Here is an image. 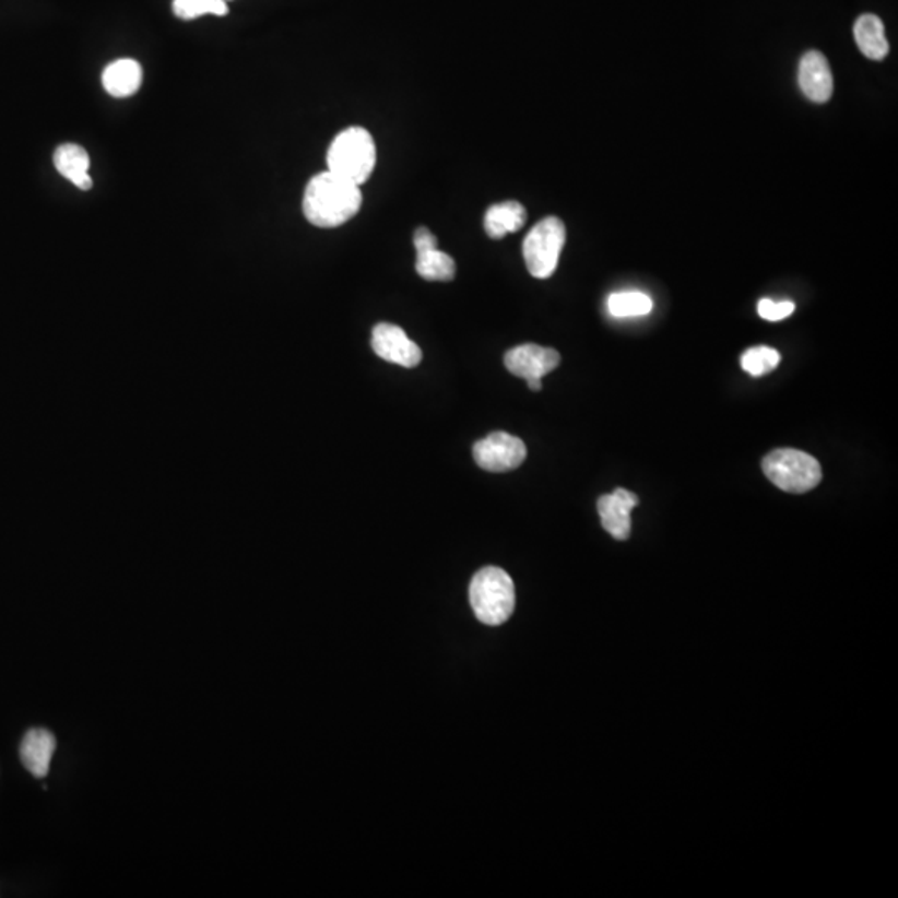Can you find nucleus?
Segmentation results:
<instances>
[{"label":"nucleus","mask_w":898,"mask_h":898,"mask_svg":"<svg viewBox=\"0 0 898 898\" xmlns=\"http://www.w3.org/2000/svg\"><path fill=\"white\" fill-rule=\"evenodd\" d=\"M527 209L519 202H503L489 206L484 215V231L489 237L499 240L508 234L521 231L527 223Z\"/></svg>","instance_id":"obj_15"},{"label":"nucleus","mask_w":898,"mask_h":898,"mask_svg":"<svg viewBox=\"0 0 898 898\" xmlns=\"http://www.w3.org/2000/svg\"><path fill=\"white\" fill-rule=\"evenodd\" d=\"M362 203L359 185L327 170L308 181L304 213L315 227L336 228L352 220L362 209Z\"/></svg>","instance_id":"obj_1"},{"label":"nucleus","mask_w":898,"mask_h":898,"mask_svg":"<svg viewBox=\"0 0 898 898\" xmlns=\"http://www.w3.org/2000/svg\"><path fill=\"white\" fill-rule=\"evenodd\" d=\"M172 11L181 21H196L202 15L223 17L228 14V5L225 0H174Z\"/></svg>","instance_id":"obj_18"},{"label":"nucleus","mask_w":898,"mask_h":898,"mask_svg":"<svg viewBox=\"0 0 898 898\" xmlns=\"http://www.w3.org/2000/svg\"><path fill=\"white\" fill-rule=\"evenodd\" d=\"M853 35L860 52L871 60H882L888 54L884 22L874 14L860 15L853 25Z\"/></svg>","instance_id":"obj_16"},{"label":"nucleus","mask_w":898,"mask_h":898,"mask_svg":"<svg viewBox=\"0 0 898 898\" xmlns=\"http://www.w3.org/2000/svg\"><path fill=\"white\" fill-rule=\"evenodd\" d=\"M799 85L808 101L826 104L834 92L832 70L826 56L818 50H811L802 57L799 66Z\"/></svg>","instance_id":"obj_11"},{"label":"nucleus","mask_w":898,"mask_h":898,"mask_svg":"<svg viewBox=\"0 0 898 898\" xmlns=\"http://www.w3.org/2000/svg\"><path fill=\"white\" fill-rule=\"evenodd\" d=\"M416 272L428 282H451L457 275V263L445 251L438 250V240L426 227L415 232Z\"/></svg>","instance_id":"obj_8"},{"label":"nucleus","mask_w":898,"mask_h":898,"mask_svg":"<svg viewBox=\"0 0 898 898\" xmlns=\"http://www.w3.org/2000/svg\"><path fill=\"white\" fill-rule=\"evenodd\" d=\"M757 311H759L760 318L767 321H780L785 320V318L791 317L792 314L795 311V305L792 302H772V299L764 298L760 299L759 305H757Z\"/></svg>","instance_id":"obj_20"},{"label":"nucleus","mask_w":898,"mask_h":898,"mask_svg":"<svg viewBox=\"0 0 898 898\" xmlns=\"http://www.w3.org/2000/svg\"><path fill=\"white\" fill-rule=\"evenodd\" d=\"M560 363V355L553 348L527 343V345L516 346L505 355V365L515 377L531 380L550 375Z\"/></svg>","instance_id":"obj_9"},{"label":"nucleus","mask_w":898,"mask_h":898,"mask_svg":"<svg viewBox=\"0 0 898 898\" xmlns=\"http://www.w3.org/2000/svg\"><path fill=\"white\" fill-rule=\"evenodd\" d=\"M371 346L381 359L403 368H415L423 358L420 346L397 324L380 323L373 328Z\"/></svg>","instance_id":"obj_7"},{"label":"nucleus","mask_w":898,"mask_h":898,"mask_svg":"<svg viewBox=\"0 0 898 898\" xmlns=\"http://www.w3.org/2000/svg\"><path fill=\"white\" fill-rule=\"evenodd\" d=\"M780 353L769 346H756L742 355L741 365L751 377H764L779 366Z\"/></svg>","instance_id":"obj_19"},{"label":"nucleus","mask_w":898,"mask_h":898,"mask_svg":"<svg viewBox=\"0 0 898 898\" xmlns=\"http://www.w3.org/2000/svg\"><path fill=\"white\" fill-rule=\"evenodd\" d=\"M527 445L509 433H492L473 446V457L477 466L489 473H506L516 470L527 460Z\"/></svg>","instance_id":"obj_6"},{"label":"nucleus","mask_w":898,"mask_h":898,"mask_svg":"<svg viewBox=\"0 0 898 898\" xmlns=\"http://www.w3.org/2000/svg\"><path fill=\"white\" fill-rule=\"evenodd\" d=\"M527 381H528V388H530V390H533V391L543 390V381H541L540 378H531V380H527Z\"/></svg>","instance_id":"obj_21"},{"label":"nucleus","mask_w":898,"mask_h":898,"mask_svg":"<svg viewBox=\"0 0 898 898\" xmlns=\"http://www.w3.org/2000/svg\"><path fill=\"white\" fill-rule=\"evenodd\" d=\"M470 603L481 623L501 626L511 617L516 606V589L511 576L495 566L481 569L471 581Z\"/></svg>","instance_id":"obj_3"},{"label":"nucleus","mask_w":898,"mask_h":898,"mask_svg":"<svg viewBox=\"0 0 898 898\" xmlns=\"http://www.w3.org/2000/svg\"><path fill=\"white\" fill-rule=\"evenodd\" d=\"M566 244L565 223L557 216H547L531 228L522 244L528 272L534 279L546 280L556 272L560 251Z\"/></svg>","instance_id":"obj_5"},{"label":"nucleus","mask_w":898,"mask_h":898,"mask_svg":"<svg viewBox=\"0 0 898 898\" xmlns=\"http://www.w3.org/2000/svg\"><path fill=\"white\" fill-rule=\"evenodd\" d=\"M54 165L57 172L67 180L72 181L78 189L91 190L92 178L88 175L91 168V157L87 150L75 143H63L54 154Z\"/></svg>","instance_id":"obj_14"},{"label":"nucleus","mask_w":898,"mask_h":898,"mask_svg":"<svg viewBox=\"0 0 898 898\" xmlns=\"http://www.w3.org/2000/svg\"><path fill=\"white\" fill-rule=\"evenodd\" d=\"M56 748L57 741L52 732L47 731V729H31L22 739V764L32 776L43 779L49 773Z\"/></svg>","instance_id":"obj_12"},{"label":"nucleus","mask_w":898,"mask_h":898,"mask_svg":"<svg viewBox=\"0 0 898 898\" xmlns=\"http://www.w3.org/2000/svg\"><path fill=\"white\" fill-rule=\"evenodd\" d=\"M225 2H231V0H225Z\"/></svg>","instance_id":"obj_22"},{"label":"nucleus","mask_w":898,"mask_h":898,"mask_svg":"<svg viewBox=\"0 0 898 898\" xmlns=\"http://www.w3.org/2000/svg\"><path fill=\"white\" fill-rule=\"evenodd\" d=\"M142 66L133 59H119L108 63L102 73V85L111 97L129 98L142 85Z\"/></svg>","instance_id":"obj_13"},{"label":"nucleus","mask_w":898,"mask_h":898,"mask_svg":"<svg viewBox=\"0 0 898 898\" xmlns=\"http://www.w3.org/2000/svg\"><path fill=\"white\" fill-rule=\"evenodd\" d=\"M763 471L777 488L794 495L811 492L822 481L820 463L801 449H773L764 458Z\"/></svg>","instance_id":"obj_4"},{"label":"nucleus","mask_w":898,"mask_h":898,"mask_svg":"<svg viewBox=\"0 0 898 898\" xmlns=\"http://www.w3.org/2000/svg\"><path fill=\"white\" fill-rule=\"evenodd\" d=\"M639 505L638 496L624 488L598 499V511L604 530L617 541L629 540L630 511Z\"/></svg>","instance_id":"obj_10"},{"label":"nucleus","mask_w":898,"mask_h":898,"mask_svg":"<svg viewBox=\"0 0 898 898\" xmlns=\"http://www.w3.org/2000/svg\"><path fill=\"white\" fill-rule=\"evenodd\" d=\"M607 310L614 318L646 317L654 310V304L646 293L621 292L607 298Z\"/></svg>","instance_id":"obj_17"},{"label":"nucleus","mask_w":898,"mask_h":898,"mask_svg":"<svg viewBox=\"0 0 898 898\" xmlns=\"http://www.w3.org/2000/svg\"><path fill=\"white\" fill-rule=\"evenodd\" d=\"M328 170L362 187L377 167V145L363 127H350L328 149Z\"/></svg>","instance_id":"obj_2"}]
</instances>
